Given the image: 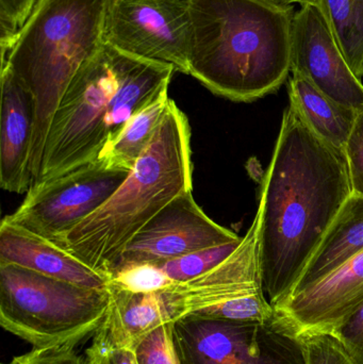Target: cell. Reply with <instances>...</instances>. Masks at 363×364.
<instances>
[{
  "mask_svg": "<svg viewBox=\"0 0 363 364\" xmlns=\"http://www.w3.org/2000/svg\"><path fill=\"white\" fill-rule=\"evenodd\" d=\"M354 194L363 196V107L358 109L345 149Z\"/></svg>",
  "mask_w": 363,
  "mask_h": 364,
  "instance_id": "obj_27",
  "label": "cell"
},
{
  "mask_svg": "<svg viewBox=\"0 0 363 364\" xmlns=\"http://www.w3.org/2000/svg\"><path fill=\"white\" fill-rule=\"evenodd\" d=\"M191 0H108L104 43L145 61L188 74Z\"/></svg>",
  "mask_w": 363,
  "mask_h": 364,
  "instance_id": "obj_8",
  "label": "cell"
},
{
  "mask_svg": "<svg viewBox=\"0 0 363 364\" xmlns=\"http://www.w3.org/2000/svg\"><path fill=\"white\" fill-rule=\"evenodd\" d=\"M0 186L8 192L31 188L36 109L30 92L8 66H1Z\"/></svg>",
  "mask_w": 363,
  "mask_h": 364,
  "instance_id": "obj_14",
  "label": "cell"
},
{
  "mask_svg": "<svg viewBox=\"0 0 363 364\" xmlns=\"http://www.w3.org/2000/svg\"><path fill=\"white\" fill-rule=\"evenodd\" d=\"M288 92L290 105L300 113L311 130L326 142L345 151L358 109L335 102L298 75H292Z\"/></svg>",
  "mask_w": 363,
  "mask_h": 364,
  "instance_id": "obj_17",
  "label": "cell"
},
{
  "mask_svg": "<svg viewBox=\"0 0 363 364\" xmlns=\"http://www.w3.org/2000/svg\"><path fill=\"white\" fill-rule=\"evenodd\" d=\"M170 102L168 90L162 92L128 122L119 136L102 149L97 160L111 170L131 172L153 140Z\"/></svg>",
  "mask_w": 363,
  "mask_h": 364,
  "instance_id": "obj_18",
  "label": "cell"
},
{
  "mask_svg": "<svg viewBox=\"0 0 363 364\" xmlns=\"http://www.w3.org/2000/svg\"><path fill=\"white\" fill-rule=\"evenodd\" d=\"M108 0H38L1 66L31 94L36 109L32 182L42 164L53 115L81 66L104 45Z\"/></svg>",
  "mask_w": 363,
  "mask_h": 364,
  "instance_id": "obj_5",
  "label": "cell"
},
{
  "mask_svg": "<svg viewBox=\"0 0 363 364\" xmlns=\"http://www.w3.org/2000/svg\"><path fill=\"white\" fill-rule=\"evenodd\" d=\"M191 128L170 100L153 140L112 196L55 240L98 273L111 267L134 235L175 197L192 191Z\"/></svg>",
  "mask_w": 363,
  "mask_h": 364,
  "instance_id": "obj_3",
  "label": "cell"
},
{
  "mask_svg": "<svg viewBox=\"0 0 363 364\" xmlns=\"http://www.w3.org/2000/svg\"><path fill=\"white\" fill-rule=\"evenodd\" d=\"M241 242L242 237L239 241L198 250L158 265L173 282H189L204 275L225 261L238 248Z\"/></svg>",
  "mask_w": 363,
  "mask_h": 364,
  "instance_id": "obj_20",
  "label": "cell"
},
{
  "mask_svg": "<svg viewBox=\"0 0 363 364\" xmlns=\"http://www.w3.org/2000/svg\"><path fill=\"white\" fill-rule=\"evenodd\" d=\"M319 8L350 68L362 79L363 0H321Z\"/></svg>",
  "mask_w": 363,
  "mask_h": 364,
  "instance_id": "obj_19",
  "label": "cell"
},
{
  "mask_svg": "<svg viewBox=\"0 0 363 364\" xmlns=\"http://www.w3.org/2000/svg\"><path fill=\"white\" fill-rule=\"evenodd\" d=\"M363 299V252L274 306L300 338L332 333Z\"/></svg>",
  "mask_w": 363,
  "mask_h": 364,
  "instance_id": "obj_13",
  "label": "cell"
},
{
  "mask_svg": "<svg viewBox=\"0 0 363 364\" xmlns=\"http://www.w3.org/2000/svg\"><path fill=\"white\" fill-rule=\"evenodd\" d=\"M0 263L14 264L77 286L108 289L110 278L66 252L55 242L2 218Z\"/></svg>",
  "mask_w": 363,
  "mask_h": 364,
  "instance_id": "obj_15",
  "label": "cell"
},
{
  "mask_svg": "<svg viewBox=\"0 0 363 364\" xmlns=\"http://www.w3.org/2000/svg\"><path fill=\"white\" fill-rule=\"evenodd\" d=\"M170 335L179 364H307L304 341L279 316L241 322L188 314L172 323Z\"/></svg>",
  "mask_w": 363,
  "mask_h": 364,
  "instance_id": "obj_7",
  "label": "cell"
},
{
  "mask_svg": "<svg viewBox=\"0 0 363 364\" xmlns=\"http://www.w3.org/2000/svg\"><path fill=\"white\" fill-rule=\"evenodd\" d=\"M241 240L234 231L211 220L192 191L175 197L124 248L109 276L130 265L162 264L206 248Z\"/></svg>",
  "mask_w": 363,
  "mask_h": 364,
  "instance_id": "obj_10",
  "label": "cell"
},
{
  "mask_svg": "<svg viewBox=\"0 0 363 364\" xmlns=\"http://www.w3.org/2000/svg\"><path fill=\"white\" fill-rule=\"evenodd\" d=\"M8 364H85L75 350V346L33 348L29 353L14 357Z\"/></svg>",
  "mask_w": 363,
  "mask_h": 364,
  "instance_id": "obj_28",
  "label": "cell"
},
{
  "mask_svg": "<svg viewBox=\"0 0 363 364\" xmlns=\"http://www.w3.org/2000/svg\"><path fill=\"white\" fill-rule=\"evenodd\" d=\"M362 77H363V64H362Z\"/></svg>",
  "mask_w": 363,
  "mask_h": 364,
  "instance_id": "obj_30",
  "label": "cell"
},
{
  "mask_svg": "<svg viewBox=\"0 0 363 364\" xmlns=\"http://www.w3.org/2000/svg\"><path fill=\"white\" fill-rule=\"evenodd\" d=\"M188 75L211 93L251 102L291 73V6L266 0H191Z\"/></svg>",
  "mask_w": 363,
  "mask_h": 364,
  "instance_id": "obj_2",
  "label": "cell"
},
{
  "mask_svg": "<svg viewBox=\"0 0 363 364\" xmlns=\"http://www.w3.org/2000/svg\"><path fill=\"white\" fill-rule=\"evenodd\" d=\"M362 252L363 196L353 193L326 231L291 294L323 279Z\"/></svg>",
  "mask_w": 363,
  "mask_h": 364,
  "instance_id": "obj_16",
  "label": "cell"
},
{
  "mask_svg": "<svg viewBox=\"0 0 363 364\" xmlns=\"http://www.w3.org/2000/svg\"><path fill=\"white\" fill-rule=\"evenodd\" d=\"M38 0H0V46L8 53L36 8Z\"/></svg>",
  "mask_w": 363,
  "mask_h": 364,
  "instance_id": "obj_23",
  "label": "cell"
},
{
  "mask_svg": "<svg viewBox=\"0 0 363 364\" xmlns=\"http://www.w3.org/2000/svg\"><path fill=\"white\" fill-rule=\"evenodd\" d=\"M153 94L147 61L104 43L66 89L49 128L40 173L31 186L96 161Z\"/></svg>",
  "mask_w": 363,
  "mask_h": 364,
  "instance_id": "obj_4",
  "label": "cell"
},
{
  "mask_svg": "<svg viewBox=\"0 0 363 364\" xmlns=\"http://www.w3.org/2000/svg\"><path fill=\"white\" fill-rule=\"evenodd\" d=\"M355 364H363V299L332 333Z\"/></svg>",
  "mask_w": 363,
  "mask_h": 364,
  "instance_id": "obj_26",
  "label": "cell"
},
{
  "mask_svg": "<svg viewBox=\"0 0 363 364\" xmlns=\"http://www.w3.org/2000/svg\"><path fill=\"white\" fill-rule=\"evenodd\" d=\"M109 308V289L0 263V324L34 348L76 346L102 327Z\"/></svg>",
  "mask_w": 363,
  "mask_h": 364,
  "instance_id": "obj_6",
  "label": "cell"
},
{
  "mask_svg": "<svg viewBox=\"0 0 363 364\" xmlns=\"http://www.w3.org/2000/svg\"><path fill=\"white\" fill-rule=\"evenodd\" d=\"M130 172L111 170L99 160L31 186L16 211L15 224L55 241L99 209Z\"/></svg>",
  "mask_w": 363,
  "mask_h": 364,
  "instance_id": "obj_9",
  "label": "cell"
},
{
  "mask_svg": "<svg viewBox=\"0 0 363 364\" xmlns=\"http://www.w3.org/2000/svg\"><path fill=\"white\" fill-rule=\"evenodd\" d=\"M291 73L343 106L363 107L362 79L350 68L319 6H300L294 14Z\"/></svg>",
  "mask_w": 363,
  "mask_h": 364,
  "instance_id": "obj_12",
  "label": "cell"
},
{
  "mask_svg": "<svg viewBox=\"0 0 363 364\" xmlns=\"http://www.w3.org/2000/svg\"><path fill=\"white\" fill-rule=\"evenodd\" d=\"M110 282L138 293L158 292L175 284L159 265L151 263L124 267L111 276Z\"/></svg>",
  "mask_w": 363,
  "mask_h": 364,
  "instance_id": "obj_21",
  "label": "cell"
},
{
  "mask_svg": "<svg viewBox=\"0 0 363 364\" xmlns=\"http://www.w3.org/2000/svg\"><path fill=\"white\" fill-rule=\"evenodd\" d=\"M271 4H278V6H292V4H300V6H320L321 0H266Z\"/></svg>",
  "mask_w": 363,
  "mask_h": 364,
  "instance_id": "obj_29",
  "label": "cell"
},
{
  "mask_svg": "<svg viewBox=\"0 0 363 364\" xmlns=\"http://www.w3.org/2000/svg\"><path fill=\"white\" fill-rule=\"evenodd\" d=\"M261 210L258 207L253 224L236 250L211 271L185 282H175L158 291L164 323H173L204 308L238 297L266 293L259 258Z\"/></svg>",
  "mask_w": 363,
  "mask_h": 364,
  "instance_id": "obj_11",
  "label": "cell"
},
{
  "mask_svg": "<svg viewBox=\"0 0 363 364\" xmlns=\"http://www.w3.org/2000/svg\"><path fill=\"white\" fill-rule=\"evenodd\" d=\"M85 356V364H138L134 348L113 341L102 325L96 331Z\"/></svg>",
  "mask_w": 363,
  "mask_h": 364,
  "instance_id": "obj_24",
  "label": "cell"
},
{
  "mask_svg": "<svg viewBox=\"0 0 363 364\" xmlns=\"http://www.w3.org/2000/svg\"><path fill=\"white\" fill-rule=\"evenodd\" d=\"M172 323L160 325L132 346L138 364H179L172 343Z\"/></svg>",
  "mask_w": 363,
  "mask_h": 364,
  "instance_id": "obj_22",
  "label": "cell"
},
{
  "mask_svg": "<svg viewBox=\"0 0 363 364\" xmlns=\"http://www.w3.org/2000/svg\"><path fill=\"white\" fill-rule=\"evenodd\" d=\"M352 194L345 151L317 136L289 104L258 205L260 269L273 307L291 294Z\"/></svg>",
  "mask_w": 363,
  "mask_h": 364,
  "instance_id": "obj_1",
  "label": "cell"
},
{
  "mask_svg": "<svg viewBox=\"0 0 363 364\" xmlns=\"http://www.w3.org/2000/svg\"><path fill=\"white\" fill-rule=\"evenodd\" d=\"M302 339L306 350L307 364H355L332 333H315Z\"/></svg>",
  "mask_w": 363,
  "mask_h": 364,
  "instance_id": "obj_25",
  "label": "cell"
}]
</instances>
